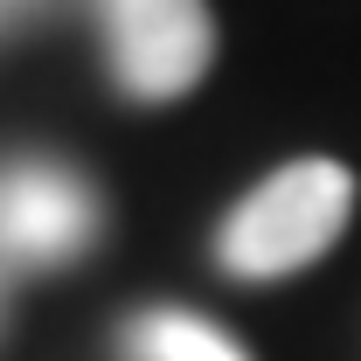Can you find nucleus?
Masks as SVG:
<instances>
[{"label":"nucleus","instance_id":"obj_4","mask_svg":"<svg viewBox=\"0 0 361 361\" xmlns=\"http://www.w3.org/2000/svg\"><path fill=\"white\" fill-rule=\"evenodd\" d=\"M126 355L133 361H250L216 319L188 306H146L126 319Z\"/></svg>","mask_w":361,"mask_h":361},{"label":"nucleus","instance_id":"obj_5","mask_svg":"<svg viewBox=\"0 0 361 361\" xmlns=\"http://www.w3.org/2000/svg\"><path fill=\"white\" fill-rule=\"evenodd\" d=\"M42 7H56V0H0V35H7L14 21H28V14H42Z\"/></svg>","mask_w":361,"mask_h":361},{"label":"nucleus","instance_id":"obj_3","mask_svg":"<svg viewBox=\"0 0 361 361\" xmlns=\"http://www.w3.org/2000/svg\"><path fill=\"white\" fill-rule=\"evenodd\" d=\"M97 236V188L49 153L0 160V264H70Z\"/></svg>","mask_w":361,"mask_h":361},{"label":"nucleus","instance_id":"obj_2","mask_svg":"<svg viewBox=\"0 0 361 361\" xmlns=\"http://www.w3.org/2000/svg\"><path fill=\"white\" fill-rule=\"evenodd\" d=\"M97 28L118 90L146 104L195 90L216 56L209 0H97Z\"/></svg>","mask_w":361,"mask_h":361},{"label":"nucleus","instance_id":"obj_1","mask_svg":"<svg viewBox=\"0 0 361 361\" xmlns=\"http://www.w3.org/2000/svg\"><path fill=\"white\" fill-rule=\"evenodd\" d=\"M348 209H355V174L334 160H299L236 202V216L216 236V257L229 278H285L326 257V243L348 229Z\"/></svg>","mask_w":361,"mask_h":361}]
</instances>
